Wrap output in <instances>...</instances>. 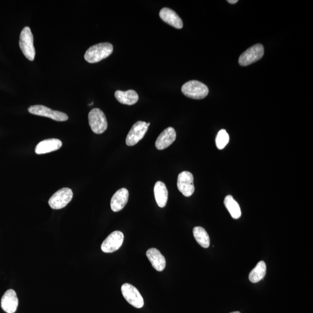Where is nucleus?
I'll return each mask as SVG.
<instances>
[{
    "mask_svg": "<svg viewBox=\"0 0 313 313\" xmlns=\"http://www.w3.org/2000/svg\"><path fill=\"white\" fill-rule=\"evenodd\" d=\"M113 51V46L109 43H99L88 49L85 58L88 62L95 63L108 58Z\"/></svg>",
    "mask_w": 313,
    "mask_h": 313,
    "instance_id": "obj_1",
    "label": "nucleus"
},
{
    "mask_svg": "<svg viewBox=\"0 0 313 313\" xmlns=\"http://www.w3.org/2000/svg\"><path fill=\"white\" fill-rule=\"evenodd\" d=\"M182 92L187 97L194 99H202L207 96L209 90L204 84L196 80H192L182 86Z\"/></svg>",
    "mask_w": 313,
    "mask_h": 313,
    "instance_id": "obj_2",
    "label": "nucleus"
},
{
    "mask_svg": "<svg viewBox=\"0 0 313 313\" xmlns=\"http://www.w3.org/2000/svg\"><path fill=\"white\" fill-rule=\"evenodd\" d=\"M20 47L27 59L30 61L34 60L36 51L34 46L33 35L29 27H25L22 30L20 35Z\"/></svg>",
    "mask_w": 313,
    "mask_h": 313,
    "instance_id": "obj_3",
    "label": "nucleus"
},
{
    "mask_svg": "<svg viewBox=\"0 0 313 313\" xmlns=\"http://www.w3.org/2000/svg\"><path fill=\"white\" fill-rule=\"evenodd\" d=\"M89 120L92 131L97 134H101L108 128V121L105 114L101 109L96 108L91 110L89 114Z\"/></svg>",
    "mask_w": 313,
    "mask_h": 313,
    "instance_id": "obj_4",
    "label": "nucleus"
},
{
    "mask_svg": "<svg viewBox=\"0 0 313 313\" xmlns=\"http://www.w3.org/2000/svg\"><path fill=\"white\" fill-rule=\"evenodd\" d=\"M73 193L69 188L61 189L53 194L49 200L48 204L53 209H60L66 207L71 201Z\"/></svg>",
    "mask_w": 313,
    "mask_h": 313,
    "instance_id": "obj_5",
    "label": "nucleus"
},
{
    "mask_svg": "<svg viewBox=\"0 0 313 313\" xmlns=\"http://www.w3.org/2000/svg\"><path fill=\"white\" fill-rule=\"evenodd\" d=\"M264 55V47L262 44L253 46L243 52L239 60L240 65L247 66L260 60Z\"/></svg>",
    "mask_w": 313,
    "mask_h": 313,
    "instance_id": "obj_6",
    "label": "nucleus"
},
{
    "mask_svg": "<svg viewBox=\"0 0 313 313\" xmlns=\"http://www.w3.org/2000/svg\"><path fill=\"white\" fill-rule=\"evenodd\" d=\"M121 292L126 300L132 306L137 308L144 306V300L142 295L134 286L126 283L122 285Z\"/></svg>",
    "mask_w": 313,
    "mask_h": 313,
    "instance_id": "obj_7",
    "label": "nucleus"
},
{
    "mask_svg": "<svg viewBox=\"0 0 313 313\" xmlns=\"http://www.w3.org/2000/svg\"><path fill=\"white\" fill-rule=\"evenodd\" d=\"M28 111L34 115L46 117L57 121H65L68 120L67 114L55 111L43 105H34L29 107Z\"/></svg>",
    "mask_w": 313,
    "mask_h": 313,
    "instance_id": "obj_8",
    "label": "nucleus"
},
{
    "mask_svg": "<svg viewBox=\"0 0 313 313\" xmlns=\"http://www.w3.org/2000/svg\"><path fill=\"white\" fill-rule=\"evenodd\" d=\"M148 126L146 122L137 121L132 126L131 130L128 133L126 138V144L128 146H134L143 138L148 130Z\"/></svg>",
    "mask_w": 313,
    "mask_h": 313,
    "instance_id": "obj_9",
    "label": "nucleus"
},
{
    "mask_svg": "<svg viewBox=\"0 0 313 313\" xmlns=\"http://www.w3.org/2000/svg\"><path fill=\"white\" fill-rule=\"evenodd\" d=\"M178 189L183 195L189 197L193 195L195 190L194 186V178L192 173L183 171L179 174L177 182Z\"/></svg>",
    "mask_w": 313,
    "mask_h": 313,
    "instance_id": "obj_10",
    "label": "nucleus"
},
{
    "mask_svg": "<svg viewBox=\"0 0 313 313\" xmlns=\"http://www.w3.org/2000/svg\"><path fill=\"white\" fill-rule=\"evenodd\" d=\"M124 236L121 231H115L107 238L101 246V250L105 253H112L121 247Z\"/></svg>",
    "mask_w": 313,
    "mask_h": 313,
    "instance_id": "obj_11",
    "label": "nucleus"
},
{
    "mask_svg": "<svg viewBox=\"0 0 313 313\" xmlns=\"http://www.w3.org/2000/svg\"><path fill=\"white\" fill-rule=\"evenodd\" d=\"M177 133L174 128L169 127L160 133L155 141V147L158 150H164L169 147L176 139Z\"/></svg>",
    "mask_w": 313,
    "mask_h": 313,
    "instance_id": "obj_12",
    "label": "nucleus"
},
{
    "mask_svg": "<svg viewBox=\"0 0 313 313\" xmlns=\"http://www.w3.org/2000/svg\"><path fill=\"white\" fill-rule=\"evenodd\" d=\"M1 306L7 313H14L18 306V299L16 292L13 289L7 291L2 297Z\"/></svg>",
    "mask_w": 313,
    "mask_h": 313,
    "instance_id": "obj_13",
    "label": "nucleus"
},
{
    "mask_svg": "<svg viewBox=\"0 0 313 313\" xmlns=\"http://www.w3.org/2000/svg\"><path fill=\"white\" fill-rule=\"evenodd\" d=\"M129 192L127 189L122 188L117 191L112 198L110 206L113 212L121 211L127 204Z\"/></svg>",
    "mask_w": 313,
    "mask_h": 313,
    "instance_id": "obj_14",
    "label": "nucleus"
},
{
    "mask_svg": "<svg viewBox=\"0 0 313 313\" xmlns=\"http://www.w3.org/2000/svg\"><path fill=\"white\" fill-rule=\"evenodd\" d=\"M160 17L167 24L174 27V28L181 29L183 28V24L181 18L176 12L169 8H164L160 12Z\"/></svg>",
    "mask_w": 313,
    "mask_h": 313,
    "instance_id": "obj_15",
    "label": "nucleus"
},
{
    "mask_svg": "<svg viewBox=\"0 0 313 313\" xmlns=\"http://www.w3.org/2000/svg\"><path fill=\"white\" fill-rule=\"evenodd\" d=\"M146 256L151 265L158 272H162L165 269L166 261L165 257L156 248H150L146 252Z\"/></svg>",
    "mask_w": 313,
    "mask_h": 313,
    "instance_id": "obj_16",
    "label": "nucleus"
},
{
    "mask_svg": "<svg viewBox=\"0 0 313 313\" xmlns=\"http://www.w3.org/2000/svg\"><path fill=\"white\" fill-rule=\"evenodd\" d=\"M62 142L58 139H49L41 141L37 145L35 151L37 154L48 153L58 150L62 147Z\"/></svg>",
    "mask_w": 313,
    "mask_h": 313,
    "instance_id": "obj_17",
    "label": "nucleus"
},
{
    "mask_svg": "<svg viewBox=\"0 0 313 313\" xmlns=\"http://www.w3.org/2000/svg\"><path fill=\"white\" fill-rule=\"evenodd\" d=\"M114 95L117 100L124 105H133L139 100L138 94L134 90H131L127 91L118 90Z\"/></svg>",
    "mask_w": 313,
    "mask_h": 313,
    "instance_id": "obj_18",
    "label": "nucleus"
},
{
    "mask_svg": "<svg viewBox=\"0 0 313 313\" xmlns=\"http://www.w3.org/2000/svg\"><path fill=\"white\" fill-rule=\"evenodd\" d=\"M154 193L156 204L160 208L165 207L167 203L168 198H169V192H168L166 185L161 181L156 182Z\"/></svg>",
    "mask_w": 313,
    "mask_h": 313,
    "instance_id": "obj_19",
    "label": "nucleus"
},
{
    "mask_svg": "<svg viewBox=\"0 0 313 313\" xmlns=\"http://www.w3.org/2000/svg\"><path fill=\"white\" fill-rule=\"evenodd\" d=\"M224 204L232 218L238 219L241 217L242 211L240 205L231 196L229 195L225 197Z\"/></svg>",
    "mask_w": 313,
    "mask_h": 313,
    "instance_id": "obj_20",
    "label": "nucleus"
},
{
    "mask_svg": "<svg viewBox=\"0 0 313 313\" xmlns=\"http://www.w3.org/2000/svg\"><path fill=\"white\" fill-rule=\"evenodd\" d=\"M266 274V265L265 262H259L249 275V280L253 283H257L264 278Z\"/></svg>",
    "mask_w": 313,
    "mask_h": 313,
    "instance_id": "obj_21",
    "label": "nucleus"
},
{
    "mask_svg": "<svg viewBox=\"0 0 313 313\" xmlns=\"http://www.w3.org/2000/svg\"><path fill=\"white\" fill-rule=\"evenodd\" d=\"M193 235L196 242L202 247L207 248L209 247V237L203 227L200 226L194 227L193 228Z\"/></svg>",
    "mask_w": 313,
    "mask_h": 313,
    "instance_id": "obj_22",
    "label": "nucleus"
},
{
    "mask_svg": "<svg viewBox=\"0 0 313 313\" xmlns=\"http://www.w3.org/2000/svg\"><path fill=\"white\" fill-rule=\"evenodd\" d=\"M229 142V135L224 129L220 130L216 137V144L217 148L222 150L226 146Z\"/></svg>",
    "mask_w": 313,
    "mask_h": 313,
    "instance_id": "obj_23",
    "label": "nucleus"
},
{
    "mask_svg": "<svg viewBox=\"0 0 313 313\" xmlns=\"http://www.w3.org/2000/svg\"><path fill=\"white\" fill-rule=\"evenodd\" d=\"M227 2L230 4H232V5H234L238 2V0H228Z\"/></svg>",
    "mask_w": 313,
    "mask_h": 313,
    "instance_id": "obj_24",
    "label": "nucleus"
},
{
    "mask_svg": "<svg viewBox=\"0 0 313 313\" xmlns=\"http://www.w3.org/2000/svg\"><path fill=\"white\" fill-rule=\"evenodd\" d=\"M230 313H241V312H240L239 311H234V312H230Z\"/></svg>",
    "mask_w": 313,
    "mask_h": 313,
    "instance_id": "obj_25",
    "label": "nucleus"
},
{
    "mask_svg": "<svg viewBox=\"0 0 313 313\" xmlns=\"http://www.w3.org/2000/svg\"><path fill=\"white\" fill-rule=\"evenodd\" d=\"M147 126H148V127H149V126L150 125V123H147Z\"/></svg>",
    "mask_w": 313,
    "mask_h": 313,
    "instance_id": "obj_26",
    "label": "nucleus"
}]
</instances>
